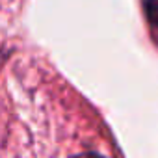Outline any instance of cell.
Masks as SVG:
<instances>
[{
	"instance_id": "6da1fadb",
	"label": "cell",
	"mask_w": 158,
	"mask_h": 158,
	"mask_svg": "<svg viewBox=\"0 0 158 158\" xmlns=\"http://www.w3.org/2000/svg\"><path fill=\"white\" fill-rule=\"evenodd\" d=\"M145 10H147L149 21L158 26V0H147V2H145Z\"/></svg>"
}]
</instances>
